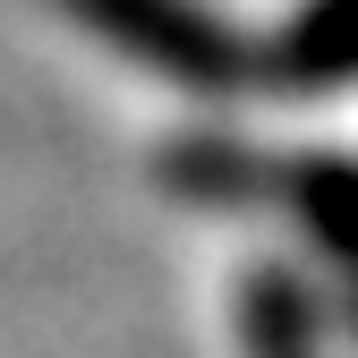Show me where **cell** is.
I'll list each match as a JSON object with an SVG mask.
<instances>
[{
    "label": "cell",
    "instance_id": "6da1fadb",
    "mask_svg": "<svg viewBox=\"0 0 358 358\" xmlns=\"http://www.w3.org/2000/svg\"><path fill=\"white\" fill-rule=\"evenodd\" d=\"M69 9L94 43H111L120 60H137L188 94H231L248 85V43L222 26L205 0H52Z\"/></svg>",
    "mask_w": 358,
    "mask_h": 358
},
{
    "label": "cell",
    "instance_id": "7a4b0ae2",
    "mask_svg": "<svg viewBox=\"0 0 358 358\" xmlns=\"http://www.w3.org/2000/svg\"><path fill=\"white\" fill-rule=\"evenodd\" d=\"M248 77H264L273 94H341L358 85V0H299L290 26L248 52Z\"/></svg>",
    "mask_w": 358,
    "mask_h": 358
},
{
    "label": "cell",
    "instance_id": "3957f363",
    "mask_svg": "<svg viewBox=\"0 0 358 358\" xmlns=\"http://www.w3.org/2000/svg\"><path fill=\"white\" fill-rule=\"evenodd\" d=\"M273 205H290L307 222V239L324 248V264L350 290V316H358V162L350 154H299V162H282Z\"/></svg>",
    "mask_w": 358,
    "mask_h": 358
},
{
    "label": "cell",
    "instance_id": "277c9868",
    "mask_svg": "<svg viewBox=\"0 0 358 358\" xmlns=\"http://www.w3.org/2000/svg\"><path fill=\"white\" fill-rule=\"evenodd\" d=\"M239 350L248 358H324V307L290 264H256L239 282Z\"/></svg>",
    "mask_w": 358,
    "mask_h": 358
},
{
    "label": "cell",
    "instance_id": "5b68a950",
    "mask_svg": "<svg viewBox=\"0 0 358 358\" xmlns=\"http://www.w3.org/2000/svg\"><path fill=\"white\" fill-rule=\"evenodd\" d=\"M162 179L196 205H273L282 162L256 154V145H231V137H188V145L162 154Z\"/></svg>",
    "mask_w": 358,
    "mask_h": 358
}]
</instances>
